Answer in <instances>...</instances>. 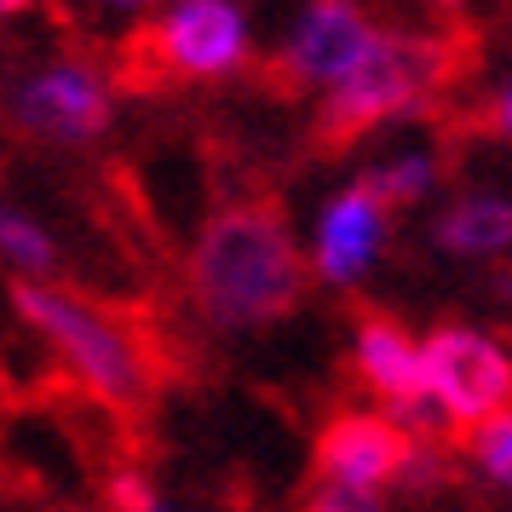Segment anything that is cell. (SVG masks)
<instances>
[{"mask_svg":"<svg viewBox=\"0 0 512 512\" xmlns=\"http://www.w3.org/2000/svg\"><path fill=\"white\" fill-rule=\"evenodd\" d=\"M432 179H438V162L432 156H397V162L386 167H369L363 173V185L386 202V208H403V202H420L426 190H432Z\"/></svg>","mask_w":512,"mask_h":512,"instance_id":"4fadbf2b","label":"cell"},{"mask_svg":"<svg viewBox=\"0 0 512 512\" xmlns=\"http://www.w3.org/2000/svg\"><path fill=\"white\" fill-rule=\"evenodd\" d=\"M305 512H386V507H380V495H363V489L311 484V495H305Z\"/></svg>","mask_w":512,"mask_h":512,"instance_id":"2e32d148","label":"cell"},{"mask_svg":"<svg viewBox=\"0 0 512 512\" xmlns=\"http://www.w3.org/2000/svg\"><path fill=\"white\" fill-rule=\"evenodd\" d=\"M0 116L35 144H93L110 127V116H116L110 75L98 64H87V58H75V52L41 58L35 70L6 81Z\"/></svg>","mask_w":512,"mask_h":512,"instance_id":"277c9868","label":"cell"},{"mask_svg":"<svg viewBox=\"0 0 512 512\" xmlns=\"http://www.w3.org/2000/svg\"><path fill=\"white\" fill-rule=\"evenodd\" d=\"M300 242L277 202H231L190 248V300L213 328H265L305 300Z\"/></svg>","mask_w":512,"mask_h":512,"instance_id":"6da1fadb","label":"cell"},{"mask_svg":"<svg viewBox=\"0 0 512 512\" xmlns=\"http://www.w3.org/2000/svg\"><path fill=\"white\" fill-rule=\"evenodd\" d=\"M472 455H478V466H484L495 484L512 489V415L484 420V426L472 432Z\"/></svg>","mask_w":512,"mask_h":512,"instance_id":"5bb4252c","label":"cell"},{"mask_svg":"<svg viewBox=\"0 0 512 512\" xmlns=\"http://www.w3.org/2000/svg\"><path fill=\"white\" fill-rule=\"evenodd\" d=\"M248 12L231 0H179L139 35V58L173 81H219L248 64Z\"/></svg>","mask_w":512,"mask_h":512,"instance_id":"8992f818","label":"cell"},{"mask_svg":"<svg viewBox=\"0 0 512 512\" xmlns=\"http://www.w3.org/2000/svg\"><path fill=\"white\" fill-rule=\"evenodd\" d=\"M420 443L397 426L392 415H374V409H340L323 420L317 432V484H340V489H363L374 495L380 484L409 478Z\"/></svg>","mask_w":512,"mask_h":512,"instance_id":"52a82bcc","label":"cell"},{"mask_svg":"<svg viewBox=\"0 0 512 512\" xmlns=\"http://www.w3.org/2000/svg\"><path fill=\"white\" fill-rule=\"evenodd\" d=\"M357 369H363V380L374 392L386 397L392 420L409 438L426 432V415H438V409L426 397V363H420V346L409 328L380 317V311H363L357 317Z\"/></svg>","mask_w":512,"mask_h":512,"instance_id":"9c48e42d","label":"cell"},{"mask_svg":"<svg viewBox=\"0 0 512 512\" xmlns=\"http://www.w3.org/2000/svg\"><path fill=\"white\" fill-rule=\"evenodd\" d=\"M0 265L12 282H58V242L41 219H29L18 202L0 196Z\"/></svg>","mask_w":512,"mask_h":512,"instance_id":"7c38bea8","label":"cell"},{"mask_svg":"<svg viewBox=\"0 0 512 512\" xmlns=\"http://www.w3.org/2000/svg\"><path fill=\"white\" fill-rule=\"evenodd\" d=\"M438 248L466 259H484V254H507L512 248V202L507 196H466L438 219Z\"/></svg>","mask_w":512,"mask_h":512,"instance_id":"8fae6325","label":"cell"},{"mask_svg":"<svg viewBox=\"0 0 512 512\" xmlns=\"http://www.w3.org/2000/svg\"><path fill=\"white\" fill-rule=\"evenodd\" d=\"M426 363V397L449 426H484L495 415H512V357L489 334L461 323H443L420 346Z\"/></svg>","mask_w":512,"mask_h":512,"instance_id":"5b68a950","label":"cell"},{"mask_svg":"<svg viewBox=\"0 0 512 512\" xmlns=\"http://www.w3.org/2000/svg\"><path fill=\"white\" fill-rule=\"evenodd\" d=\"M12 305L75 386L116 415H139L156 397V346L127 311L75 294L64 282H12Z\"/></svg>","mask_w":512,"mask_h":512,"instance_id":"7a4b0ae2","label":"cell"},{"mask_svg":"<svg viewBox=\"0 0 512 512\" xmlns=\"http://www.w3.org/2000/svg\"><path fill=\"white\" fill-rule=\"evenodd\" d=\"M386 213L392 208H386L363 179L351 190H340L323 208V219H317V242H311L317 277L334 282V288H346V282L363 277L374 265V254H380V242H386Z\"/></svg>","mask_w":512,"mask_h":512,"instance_id":"30bf717a","label":"cell"},{"mask_svg":"<svg viewBox=\"0 0 512 512\" xmlns=\"http://www.w3.org/2000/svg\"><path fill=\"white\" fill-rule=\"evenodd\" d=\"M110 512H173V507L144 484L139 472H116L110 478Z\"/></svg>","mask_w":512,"mask_h":512,"instance_id":"9a60e30c","label":"cell"},{"mask_svg":"<svg viewBox=\"0 0 512 512\" xmlns=\"http://www.w3.org/2000/svg\"><path fill=\"white\" fill-rule=\"evenodd\" d=\"M489 116H495V127H501V133H512V87L495 98V110H489Z\"/></svg>","mask_w":512,"mask_h":512,"instance_id":"e0dca14e","label":"cell"},{"mask_svg":"<svg viewBox=\"0 0 512 512\" xmlns=\"http://www.w3.org/2000/svg\"><path fill=\"white\" fill-rule=\"evenodd\" d=\"M461 47L455 35H420V29H380L374 47L363 52V64L323 98L317 116V144L323 150H346L363 133H374L380 121L420 110L426 98H438L455 75H461Z\"/></svg>","mask_w":512,"mask_h":512,"instance_id":"3957f363","label":"cell"},{"mask_svg":"<svg viewBox=\"0 0 512 512\" xmlns=\"http://www.w3.org/2000/svg\"><path fill=\"white\" fill-rule=\"evenodd\" d=\"M374 35H380V29H374L357 6L317 0V6H305V12H300L294 35L282 41L277 81L288 87V93H311V87L334 93V87L363 64V52L374 47Z\"/></svg>","mask_w":512,"mask_h":512,"instance_id":"ba28073f","label":"cell"}]
</instances>
